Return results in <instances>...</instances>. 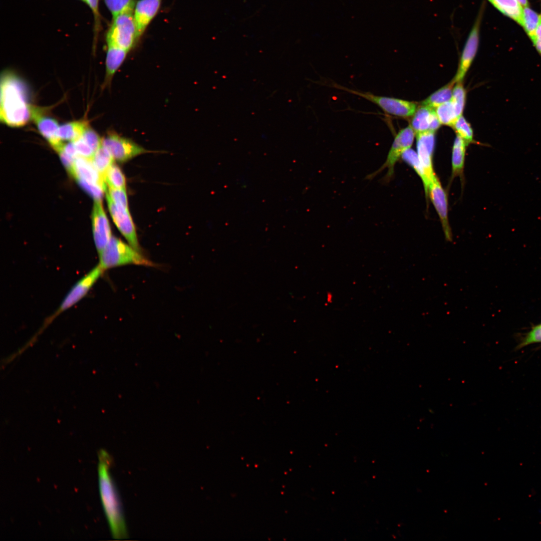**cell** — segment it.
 <instances>
[{
    "label": "cell",
    "instance_id": "6da1fadb",
    "mask_svg": "<svg viewBox=\"0 0 541 541\" xmlns=\"http://www.w3.org/2000/svg\"><path fill=\"white\" fill-rule=\"evenodd\" d=\"M33 107L20 79L11 72L4 73L1 79V122L11 127L23 126L32 120Z\"/></svg>",
    "mask_w": 541,
    "mask_h": 541
},
{
    "label": "cell",
    "instance_id": "7a4b0ae2",
    "mask_svg": "<svg viewBox=\"0 0 541 541\" xmlns=\"http://www.w3.org/2000/svg\"><path fill=\"white\" fill-rule=\"evenodd\" d=\"M98 459L100 493L112 536L116 539H125L128 533L120 498L110 473L112 458L101 449Z\"/></svg>",
    "mask_w": 541,
    "mask_h": 541
},
{
    "label": "cell",
    "instance_id": "3957f363",
    "mask_svg": "<svg viewBox=\"0 0 541 541\" xmlns=\"http://www.w3.org/2000/svg\"><path fill=\"white\" fill-rule=\"evenodd\" d=\"M99 253V265L103 271L127 264L154 266L156 264L129 244L112 236L105 247Z\"/></svg>",
    "mask_w": 541,
    "mask_h": 541
},
{
    "label": "cell",
    "instance_id": "277c9868",
    "mask_svg": "<svg viewBox=\"0 0 541 541\" xmlns=\"http://www.w3.org/2000/svg\"><path fill=\"white\" fill-rule=\"evenodd\" d=\"M107 45H112L129 52L138 41L133 12H127L112 18L106 35Z\"/></svg>",
    "mask_w": 541,
    "mask_h": 541
},
{
    "label": "cell",
    "instance_id": "5b68a950",
    "mask_svg": "<svg viewBox=\"0 0 541 541\" xmlns=\"http://www.w3.org/2000/svg\"><path fill=\"white\" fill-rule=\"evenodd\" d=\"M332 86L336 89L367 100L378 106L386 113L395 116L403 118L411 117L413 116L417 109L416 104L413 102L351 89L337 84H332Z\"/></svg>",
    "mask_w": 541,
    "mask_h": 541
},
{
    "label": "cell",
    "instance_id": "8992f818",
    "mask_svg": "<svg viewBox=\"0 0 541 541\" xmlns=\"http://www.w3.org/2000/svg\"><path fill=\"white\" fill-rule=\"evenodd\" d=\"M415 135V132L410 125L400 130L394 138L385 162L376 171L367 175L366 179H372L384 170L387 169V173L382 181L384 183L388 182L393 176L396 163L402 157L403 154L411 148Z\"/></svg>",
    "mask_w": 541,
    "mask_h": 541
},
{
    "label": "cell",
    "instance_id": "52a82bcc",
    "mask_svg": "<svg viewBox=\"0 0 541 541\" xmlns=\"http://www.w3.org/2000/svg\"><path fill=\"white\" fill-rule=\"evenodd\" d=\"M103 272L98 264L77 282L65 296L57 310L46 320L45 325L49 324L60 314L69 309L82 300Z\"/></svg>",
    "mask_w": 541,
    "mask_h": 541
},
{
    "label": "cell",
    "instance_id": "ba28073f",
    "mask_svg": "<svg viewBox=\"0 0 541 541\" xmlns=\"http://www.w3.org/2000/svg\"><path fill=\"white\" fill-rule=\"evenodd\" d=\"M102 145L109 151L115 160L119 162H126L148 152L133 140L114 132H109L102 139Z\"/></svg>",
    "mask_w": 541,
    "mask_h": 541
},
{
    "label": "cell",
    "instance_id": "9c48e42d",
    "mask_svg": "<svg viewBox=\"0 0 541 541\" xmlns=\"http://www.w3.org/2000/svg\"><path fill=\"white\" fill-rule=\"evenodd\" d=\"M484 8L485 5L483 3L466 40L461 55L458 69L452 80L455 83L462 82L477 53L481 23Z\"/></svg>",
    "mask_w": 541,
    "mask_h": 541
},
{
    "label": "cell",
    "instance_id": "30bf717a",
    "mask_svg": "<svg viewBox=\"0 0 541 541\" xmlns=\"http://www.w3.org/2000/svg\"><path fill=\"white\" fill-rule=\"evenodd\" d=\"M106 199L110 213L117 228L129 244L140 251L136 228L129 209L116 204L107 193Z\"/></svg>",
    "mask_w": 541,
    "mask_h": 541
},
{
    "label": "cell",
    "instance_id": "8fae6325",
    "mask_svg": "<svg viewBox=\"0 0 541 541\" xmlns=\"http://www.w3.org/2000/svg\"><path fill=\"white\" fill-rule=\"evenodd\" d=\"M428 196L432 202L440 218L446 239L447 241H452V234L448 215L447 197L436 175L429 184Z\"/></svg>",
    "mask_w": 541,
    "mask_h": 541
},
{
    "label": "cell",
    "instance_id": "7c38bea8",
    "mask_svg": "<svg viewBox=\"0 0 541 541\" xmlns=\"http://www.w3.org/2000/svg\"><path fill=\"white\" fill-rule=\"evenodd\" d=\"M417 154L423 169L428 187L436 176L433 164V155L435 145V132H426L416 134Z\"/></svg>",
    "mask_w": 541,
    "mask_h": 541
},
{
    "label": "cell",
    "instance_id": "4fadbf2b",
    "mask_svg": "<svg viewBox=\"0 0 541 541\" xmlns=\"http://www.w3.org/2000/svg\"><path fill=\"white\" fill-rule=\"evenodd\" d=\"M102 200H95L92 212V229L97 250L99 253L112 237L111 230Z\"/></svg>",
    "mask_w": 541,
    "mask_h": 541
},
{
    "label": "cell",
    "instance_id": "5bb4252c",
    "mask_svg": "<svg viewBox=\"0 0 541 541\" xmlns=\"http://www.w3.org/2000/svg\"><path fill=\"white\" fill-rule=\"evenodd\" d=\"M163 0H138L133 10L138 41L158 13Z\"/></svg>",
    "mask_w": 541,
    "mask_h": 541
},
{
    "label": "cell",
    "instance_id": "9a60e30c",
    "mask_svg": "<svg viewBox=\"0 0 541 541\" xmlns=\"http://www.w3.org/2000/svg\"><path fill=\"white\" fill-rule=\"evenodd\" d=\"M32 120L35 123L41 134L48 141L57 152L62 148L64 143L58 137L59 125L53 118L45 116L40 109L33 107Z\"/></svg>",
    "mask_w": 541,
    "mask_h": 541
},
{
    "label": "cell",
    "instance_id": "2e32d148",
    "mask_svg": "<svg viewBox=\"0 0 541 541\" xmlns=\"http://www.w3.org/2000/svg\"><path fill=\"white\" fill-rule=\"evenodd\" d=\"M78 181L99 185L107 191V184L104 177L97 170L91 159L78 156L75 160L73 176Z\"/></svg>",
    "mask_w": 541,
    "mask_h": 541
},
{
    "label": "cell",
    "instance_id": "e0dca14e",
    "mask_svg": "<svg viewBox=\"0 0 541 541\" xmlns=\"http://www.w3.org/2000/svg\"><path fill=\"white\" fill-rule=\"evenodd\" d=\"M440 122L434 109L421 105L416 109L411 122V127L415 134L435 132L440 126Z\"/></svg>",
    "mask_w": 541,
    "mask_h": 541
},
{
    "label": "cell",
    "instance_id": "ac0fdd59",
    "mask_svg": "<svg viewBox=\"0 0 541 541\" xmlns=\"http://www.w3.org/2000/svg\"><path fill=\"white\" fill-rule=\"evenodd\" d=\"M107 45L104 88L111 85L115 74L124 62L129 52L112 45Z\"/></svg>",
    "mask_w": 541,
    "mask_h": 541
},
{
    "label": "cell",
    "instance_id": "d6986e66",
    "mask_svg": "<svg viewBox=\"0 0 541 541\" xmlns=\"http://www.w3.org/2000/svg\"><path fill=\"white\" fill-rule=\"evenodd\" d=\"M504 15L522 26V6L516 0H487Z\"/></svg>",
    "mask_w": 541,
    "mask_h": 541
},
{
    "label": "cell",
    "instance_id": "ffe728a7",
    "mask_svg": "<svg viewBox=\"0 0 541 541\" xmlns=\"http://www.w3.org/2000/svg\"><path fill=\"white\" fill-rule=\"evenodd\" d=\"M466 144L458 135L454 140L451 157L452 177L461 176L464 167Z\"/></svg>",
    "mask_w": 541,
    "mask_h": 541
},
{
    "label": "cell",
    "instance_id": "44dd1931",
    "mask_svg": "<svg viewBox=\"0 0 541 541\" xmlns=\"http://www.w3.org/2000/svg\"><path fill=\"white\" fill-rule=\"evenodd\" d=\"M88 126L84 121H72L60 125L58 137L61 140L74 142L80 138Z\"/></svg>",
    "mask_w": 541,
    "mask_h": 541
},
{
    "label": "cell",
    "instance_id": "7402d4cb",
    "mask_svg": "<svg viewBox=\"0 0 541 541\" xmlns=\"http://www.w3.org/2000/svg\"><path fill=\"white\" fill-rule=\"evenodd\" d=\"M455 83L452 80L448 84L432 93L421 102V105L435 108L451 100Z\"/></svg>",
    "mask_w": 541,
    "mask_h": 541
},
{
    "label": "cell",
    "instance_id": "603a6c76",
    "mask_svg": "<svg viewBox=\"0 0 541 541\" xmlns=\"http://www.w3.org/2000/svg\"><path fill=\"white\" fill-rule=\"evenodd\" d=\"M104 179L108 188L113 189L126 188V178L121 169L113 164L104 174Z\"/></svg>",
    "mask_w": 541,
    "mask_h": 541
},
{
    "label": "cell",
    "instance_id": "cb8c5ba5",
    "mask_svg": "<svg viewBox=\"0 0 541 541\" xmlns=\"http://www.w3.org/2000/svg\"><path fill=\"white\" fill-rule=\"evenodd\" d=\"M435 108V113L441 124L452 126L458 117L451 100Z\"/></svg>",
    "mask_w": 541,
    "mask_h": 541
},
{
    "label": "cell",
    "instance_id": "d4e9b609",
    "mask_svg": "<svg viewBox=\"0 0 541 541\" xmlns=\"http://www.w3.org/2000/svg\"><path fill=\"white\" fill-rule=\"evenodd\" d=\"M539 15L528 7L523 8L522 27L531 42L534 38L535 31L539 21Z\"/></svg>",
    "mask_w": 541,
    "mask_h": 541
},
{
    "label": "cell",
    "instance_id": "484cf974",
    "mask_svg": "<svg viewBox=\"0 0 541 541\" xmlns=\"http://www.w3.org/2000/svg\"><path fill=\"white\" fill-rule=\"evenodd\" d=\"M92 160L97 170L104 177L105 173L114 163L115 160L109 151L101 145L95 152Z\"/></svg>",
    "mask_w": 541,
    "mask_h": 541
},
{
    "label": "cell",
    "instance_id": "4316f807",
    "mask_svg": "<svg viewBox=\"0 0 541 541\" xmlns=\"http://www.w3.org/2000/svg\"><path fill=\"white\" fill-rule=\"evenodd\" d=\"M112 18L127 12H133L135 0H103Z\"/></svg>",
    "mask_w": 541,
    "mask_h": 541
},
{
    "label": "cell",
    "instance_id": "83f0119b",
    "mask_svg": "<svg viewBox=\"0 0 541 541\" xmlns=\"http://www.w3.org/2000/svg\"><path fill=\"white\" fill-rule=\"evenodd\" d=\"M401 158L414 169L420 177L423 184L426 197H427V181L417 153L410 148L403 154Z\"/></svg>",
    "mask_w": 541,
    "mask_h": 541
},
{
    "label": "cell",
    "instance_id": "f1b7e54d",
    "mask_svg": "<svg viewBox=\"0 0 541 541\" xmlns=\"http://www.w3.org/2000/svg\"><path fill=\"white\" fill-rule=\"evenodd\" d=\"M454 130L468 145L473 142V133L470 124L466 120L462 115L457 118L452 126Z\"/></svg>",
    "mask_w": 541,
    "mask_h": 541
},
{
    "label": "cell",
    "instance_id": "f546056e",
    "mask_svg": "<svg viewBox=\"0 0 541 541\" xmlns=\"http://www.w3.org/2000/svg\"><path fill=\"white\" fill-rule=\"evenodd\" d=\"M92 13L94 25V41L96 43L100 32L102 29V16L99 10L100 0H83Z\"/></svg>",
    "mask_w": 541,
    "mask_h": 541
},
{
    "label": "cell",
    "instance_id": "4dcf8cb0",
    "mask_svg": "<svg viewBox=\"0 0 541 541\" xmlns=\"http://www.w3.org/2000/svg\"><path fill=\"white\" fill-rule=\"evenodd\" d=\"M466 92L461 82L457 83L453 87L451 100L453 102L457 116L462 115L465 103Z\"/></svg>",
    "mask_w": 541,
    "mask_h": 541
},
{
    "label": "cell",
    "instance_id": "1f68e13d",
    "mask_svg": "<svg viewBox=\"0 0 541 541\" xmlns=\"http://www.w3.org/2000/svg\"><path fill=\"white\" fill-rule=\"evenodd\" d=\"M106 192L116 204L125 208L129 209L126 188L113 189L108 188Z\"/></svg>",
    "mask_w": 541,
    "mask_h": 541
},
{
    "label": "cell",
    "instance_id": "d6a6232c",
    "mask_svg": "<svg viewBox=\"0 0 541 541\" xmlns=\"http://www.w3.org/2000/svg\"><path fill=\"white\" fill-rule=\"evenodd\" d=\"M82 138L95 152L102 145V139L94 130L88 126L86 128Z\"/></svg>",
    "mask_w": 541,
    "mask_h": 541
},
{
    "label": "cell",
    "instance_id": "836d02e7",
    "mask_svg": "<svg viewBox=\"0 0 541 541\" xmlns=\"http://www.w3.org/2000/svg\"><path fill=\"white\" fill-rule=\"evenodd\" d=\"M73 142L79 156L92 160L95 152L82 137Z\"/></svg>",
    "mask_w": 541,
    "mask_h": 541
},
{
    "label": "cell",
    "instance_id": "e575fe53",
    "mask_svg": "<svg viewBox=\"0 0 541 541\" xmlns=\"http://www.w3.org/2000/svg\"><path fill=\"white\" fill-rule=\"evenodd\" d=\"M78 181L82 187L94 197L95 200H101L104 192H106L104 188L99 185L89 183L82 180H78Z\"/></svg>",
    "mask_w": 541,
    "mask_h": 541
},
{
    "label": "cell",
    "instance_id": "d590c367",
    "mask_svg": "<svg viewBox=\"0 0 541 541\" xmlns=\"http://www.w3.org/2000/svg\"><path fill=\"white\" fill-rule=\"evenodd\" d=\"M539 342H541V324L534 327L530 331L519 345V347H522L532 343Z\"/></svg>",
    "mask_w": 541,
    "mask_h": 541
},
{
    "label": "cell",
    "instance_id": "8d00e7d4",
    "mask_svg": "<svg viewBox=\"0 0 541 541\" xmlns=\"http://www.w3.org/2000/svg\"><path fill=\"white\" fill-rule=\"evenodd\" d=\"M532 43L541 56V14L539 16L538 23L535 31L534 38Z\"/></svg>",
    "mask_w": 541,
    "mask_h": 541
},
{
    "label": "cell",
    "instance_id": "74e56055",
    "mask_svg": "<svg viewBox=\"0 0 541 541\" xmlns=\"http://www.w3.org/2000/svg\"><path fill=\"white\" fill-rule=\"evenodd\" d=\"M519 4L522 6V7H527L529 6V3L528 0H516Z\"/></svg>",
    "mask_w": 541,
    "mask_h": 541
},
{
    "label": "cell",
    "instance_id": "f35d334b",
    "mask_svg": "<svg viewBox=\"0 0 541 541\" xmlns=\"http://www.w3.org/2000/svg\"><path fill=\"white\" fill-rule=\"evenodd\" d=\"M80 1H81L83 2V0H80Z\"/></svg>",
    "mask_w": 541,
    "mask_h": 541
}]
</instances>
